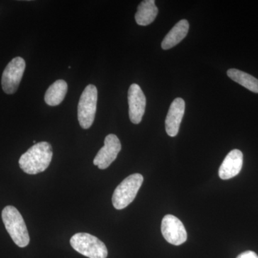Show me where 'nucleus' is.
<instances>
[{
  "mask_svg": "<svg viewBox=\"0 0 258 258\" xmlns=\"http://www.w3.org/2000/svg\"><path fill=\"white\" fill-rule=\"evenodd\" d=\"M70 243L78 252L89 258H106L108 249L106 244L91 234L76 233L71 237Z\"/></svg>",
  "mask_w": 258,
  "mask_h": 258,
  "instance_id": "obj_4",
  "label": "nucleus"
},
{
  "mask_svg": "<svg viewBox=\"0 0 258 258\" xmlns=\"http://www.w3.org/2000/svg\"><path fill=\"white\" fill-rule=\"evenodd\" d=\"M159 10L154 0H144L140 3L135 15L137 23L141 26L150 25L157 18Z\"/></svg>",
  "mask_w": 258,
  "mask_h": 258,
  "instance_id": "obj_13",
  "label": "nucleus"
},
{
  "mask_svg": "<svg viewBox=\"0 0 258 258\" xmlns=\"http://www.w3.org/2000/svg\"><path fill=\"white\" fill-rule=\"evenodd\" d=\"M237 258H258V255L252 251H246L239 254Z\"/></svg>",
  "mask_w": 258,
  "mask_h": 258,
  "instance_id": "obj_16",
  "label": "nucleus"
},
{
  "mask_svg": "<svg viewBox=\"0 0 258 258\" xmlns=\"http://www.w3.org/2000/svg\"><path fill=\"white\" fill-rule=\"evenodd\" d=\"M52 158V146L48 142L35 144L20 157V167L28 174H37L46 170Z\"/></svg>",
  "mask_w": 258,
  "mask_h": 258,
  "instance_id": "obj_1",
  "label": "nucleus"
},
{
  "mask_svg": "<svg viewBox=\"0 0 258 258\" xmlns=\"http://www.w3.org/2000/svg\"><path fill=\"white\" fill-rule=\"evenodd\" d=\"M227 76L235 82L252 92L258 93V80L240 70L232 69L227 71Z\"/></svg>",
  "mask_w": 258,
  "mask_h": 258,
  "instance_id": "obj_15",
  "label": "nucleus"
},
{
  "mask_svg": "<svg viewBox=\"0 0 258 258\" xmlns=\"http://www.w3.org/2000/svg\"><path fill=\"white\" fill-rule=\"evenodd\" d=\"M243 164V154L238 149L231 151L219 169V176L222 179H230L235 177L242 169Z\"/></svg>",
  "mask_w": 258,
  "mask_h": 258,
  "instance_id": "obj_11",
  "label": "nucleus"
},
{
  "mask_svg": "<svg viewBox=\"0 0 258 258\" xmlns=\"http://www.w3.org/2000/svg\"><path fill=\"white\" fill-rule=\"evenodd\" d=\"M161 232L164 239L174 245H180L187 239V233L179 219L174 215H165L161 222Z\"/></svg>",
  "mask_w": 258,
  "mask_h": 258,
  "instance_id": "obj_7",
  "label": "nucleus"
},
{
  "mask_svg": "<svg viewBox=\"0 0 258 258\" xmlns=\"http://www.w3.org/2000/svg\"><path fill=\"white\" fill-rule=\"evenodd\" d=\"M121 150L120 140L115 134L107 136L104 141V146L100 149L93 164L100 169H106L115 160L118 153Z\"/></svg>",
  "mask_w": 258,
  "mask_h": 258,
  "instance_id": "obj_8",
  "label": "nucleus"
},
{
  "mask_svg": "<svg viewBox=\"0 0 258 258\" xmlns=\"http://www.w3.org/2000/svg\"><path fill=\"white\" fill-rule=\"evenodd\" d=\"M184 111L185 102L182 98H176L171 103L165 120L166 132L169 137H176L179 133Z\"/></svg>",
  "mask_w": 258,
  "mask_h": 258,
  "instance_id": "obj_10",
  "label": "nucleus"
},
{
  "mask_svg": "<svg viewBox=\"0 0 258 258\" xmlns=\"http://www.w3.org/2000/svg\"><path fill=\"white\" fill-rule=\"evenodd\" d=\"M143 181V176L140 174H132L125 178L113 192L112 198L113 207L119 210L128 207L134 201Z\"/></svg>",
  "mask_w": 258,
  "mask_h": 258,
  "instance_id": "obj_3",
  "label": "nucleus"
},
{
  "mask_svg": "<svg viewBox=\"0 0 258 258\" xmlns=\"http://www.w3.org/2000/svg\"><path fill=\"white\" fill-rule=\"evenodd\" d=\"M128 103L129 118L134 124H139L145 113L147 99L138 84L131 85L128 92Z\"/></svg>",
  "mask_w": 258,
  "mask_h": 258,
  "instance_id": "obj_9",
  "label": "nucleus"
},
{
  "mask_svg": "<svg viewBox=\"0 0 258 258\" xmlns=\"http://www.w3.org/2000/svg\"><path fill=\"white\" fill-rule=\"evenodd\" d=\"M25 66V61L21 57H15L6 66L2 77V87L5 93L13 94L18 91Z\"/></svg>",
  "mask_w": 258,
  "mask_h": 258,
  "instance_id": "obj_6",
  "label": "nucleus"
},
{
  "mask_svg": "<svg viewBox=\"0 0 258 258\" xmlns=\"http://www.w3.org/2000/svg\"><path fill=\"white\" fill-rule=\"evenodd\" d=\"M189 28V25L187 20H180L166 35L161 42L163 50H169L178 45L186 36Z\"/></svg>",
  "mask_w": 258,
  "mask_h": 258,
  "instance_id": "obj_12",
  "label": "nucleus"
},
{
  "mask_svg": "<svg viewBox=\"0 0 258 258\" xmlns=\"http://www.w3.org/2000/svg\"><path fill=\"white\" fill-rule=\"evenodd\" d=\"M68 92V84L63 80H58L52 83L47 90L45 101L48 106H58L63 101Z\"/></svg>",
  "mask_w": 258,
  "mask_h": 258,
  "instance_id": "obj_14",
  "label": "nucleus"
},
{
  "mask_svg": "<svg viewBox=\"0 0 258 258\" xmlns=\"http://www.w3.org/2000/svg\"><path fill=\"white\" fill-rule=\"evenodd\" d=\"M98 90L94 85L86 86L80 98L78 106V118L83 129L89 128L96 117Z\"/></svg>",
  "mask_w": 258,
  "mask_h": 258,
  "instance_id": "obj_5",
  "label": "nucleus"
},
{
  "mask_svg": "<svg viewBox=\"0 0 258 258\" xmlns=\"http://www.w3.org/2000/svg\"><path fill=\"white\" fill-rule=\"evenodd\" d=\"M2 218L5 228L15 244L25 247L30 243L28 229L20 212L13 206H7L2 212Z\"/></svg>",
  "mask_w": 258,
  "mask_h": 258,
  "instance_id": "obj_2",
  "label": "nucleus"
}]
</instances>
